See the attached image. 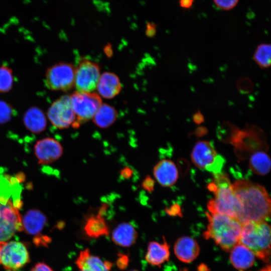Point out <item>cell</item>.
<instances>
[{
  "label": "cell",
  "instance_id": "1",
  "mask_svg": "<svg viewBox=\"0 0 271 271\" xmlns=\"http://www.w3.org/2000/svg\"><path fill=\"white\" fill-rule=\"evenodd\" d=\"M232 188L240 206L238 221L242 224L250 221H266L270 218V197L264 187L243 179L236 181Z\"/></svg>",
  "mask_w": 271,
  "mask_h": 271
},
{
  "label": "cell",
  "instance_id": "2",
  "mask_svg": "<svg viewBox=\"0 0 271 271\" xmlns=\"http://www.w3.org/2000/svg\"><path fill=\"white\" fill-rule=\"evenodd\" d=\"M208 223L203 236L211 239L223 250L229 252L239 242L242 224L236 219L217 213L207 212Z\"/></svg>",
  "mask_w": 271,
  "mask_h": 271
},
{
  "label": "cell",
  "instance_id": "3",
  "mask_svg": "<svg viewBox=\"0 0 271 271\" xmlns=\"http://www.w3.org/2000/svg\"><path fill=\"white\" fill-rule=\"evenodd\" d=\"M214 175L213 182L208 186L214 195V198L210 199L207 204L209 212L226 215L238 220L240 206L229 178L222 173Z\"/></svg>",
  "mask_w": 271,
  "mask_h": 271
},
{
  "label": "cell",
  "instance_id": "4",
  "mask_svg": "<svg viewBox=\"0 0 271 271\" xmlns=\"http://www.w3.org/2000/svg\"><path fill=\"white\" fill-rule=\"evenodd\" d=\"M239 242L248 248L258 258L265 262L269 261L270 227L266 221L242 224Z\"/></svg>",
  "mask_w": 271,
  "mask_h": 271
},
{
  "label": "cell",
  "instance_id": "5",
  "mask_svg": "<svg viewBox=\"0 0 271 271\" xmlns=\"http://www.w3.org/2000/svg\"><path fill=\"white\" fill-rule=\"evenodd\" d=\"M22 231V217L19 208L11 199L0 196V241H8Z\"/></svg>",
  "mask_w": 271,
  "mask_h": 271
},
{
  "label": "cell",
  "instance_id": "6",
  "mask_svg": "<svg viewBox=\"0 0 271 271\" xmlns=\"http://www.w3.org/2000/svg\"><path fill=\"white\" fill-rule=\"evenodd\" d=\"M69 97L76 116V120L72 125L74 127L92 118L102 104L100 96L94 92L76 91Z\"/></svg>",
  "mask_w": 271,
  "mask_h": 271
},
{
  "label": "cell",
  "instance_id": "7",
  "mask_svg": "<svg viewBox=\"0 0 271 271\" xmlns=\"http://www.w3.org/2000/svg\"><path fill=\"white\" fill-rule=\"evenodd\" d=\"M191 159L196 167L214 174L221 173L225 163L224 159L217 153L212 144L206 141H199L195 144Z\"/></svg>",
  "mask_w": 271,
  "mask_h": 271
},
{
  "label": "cell",
  "instance_id": "8",
  "mask_svg": "<svg viewBox=\"0 0 271 271\" xmlns=\"http://www.w3.org/2000/svg\"><path fill=\"white\" fill-rule=\"evenodd\" d=\"M29 262V253L23 243L0 241V264L6 270L17 271Z\"/></svg>",
  "mask_w": 271,
  "mask_h": 271
},
{
  "label": "cell",
  "instance_id": "9",
  "mask_svg": "<svg viewBox=\"0 0 271 271\" xmlns=\"http://www.w3.org/2000/svg\"><path fill=\"white\" fill-rule=\"evenodd\" d=\"M75 68L70 63L60 62L49 67L45 74V83L50 89L67 91L74 86Z\"/></svg>",
  "mask_w": 271,
  "mask_h": 271
},
{
  "label": "cell",
  "instance_id": "10",
  "mask_svg": "<svg viewBox=\"0 0 271 271\" xmlns=\"http://www.w3.org/2000/svg\"><path fill=\"white\" fill-rule=\"evenodd\" d=\"M100 76L97 63L86 59L81 60L75 69L74 86L77 91L93 92L96 89Z\"/></svg>",
  "mask_w": 271,
  "mask_h": 271
},
{
  "label": "cell",
  "instance_id": "11",
  "mask_svg": "<svg viewBox=\"0 0 271 271\" xmlns=\"http://www.w3.org/2000/svg\"><path fill=\"white\" fill-rule=\"evenodd\" d=\"M47 116L52 124L58 128L64 129L72 125L76 116L69 96H62L54 101L48 110Z\"/></svg>",
  "mask_w": 271,
  "mask_h": 271
},
{
  "label": "cell",
  "instance_id": "12",
  "mask_svg": "<svg viewBox=\"0 0 271 271\" xmlns=\"http://www.w3.org/2000/svg\"><path fill=\"white\" fill-rule=\"evenodd\" d=\"M63 152V149L61 144L52 138L39 140L34 147V153L38 163L42 165L56 161L62 156Z\"/></svg>",
  "mask_w": 271,
  "mask_h": 271
},
{
  "label": "cell",
  "instance_id": "13",
  "mask_svg": "<svg viewBox=\"0 0 271 271\" xmlns=\"http://www.w3.org/2000/svg\"><path fill=\"white\" fill-rule=\"evenodd\" d=\"M79 271H111L112 263L91 253L88 248L81 250L75 260Z\"/></svg>",
  "mask_w": 271,
  "mask_h": 271
},
{
  "label": "cell",
  "instance_id": "14",
  "mask_svg": "<svg viewBox=\"0 0 271 271\" xmlns=\"http://www.w3.org/2000/svg\"><path fill=\"white\" fill-rule=\"evenodd\" d=\"M200 246L193 238L184 236L175 241L174 251L177 258L184 263H190L195 260L200 253Z\"/></svg>",
  "mask_w": 271,
  "mask_h": 271
},
{
  "label": "cell",
  "instance_id": "15",
  "mask_svg": "<svg viewBox=\"0 0 271 271\" xmlns=\"http://www.w3.org/2000/svg\"><path fill=\"white\" fill-rule=\"evenodd\" d=\"M154 177L157 182L163 187H170L178 178L176 166L170 160L164 159L159 161L153 169Z\"/></svg>",
  "mask_w": 271,
  "mask_h": 271
},
{
  "label": "cell",
  "instance_id": "16",
  "mask_svg": "<svg viewBox=\"0 0 271 271\" xmlns=\"http://www.w3.org/2000/svg\"><path fill=\"white\" fill-rule=\"evenodd\" d=\"M170 256V246L164 237L163 242L151 241L147 246L145 259L153 266H161L169 260Z\"/></svg>",
  "mask_w": 271,
  "mask_h": 271
},
{
  "label": "cell",
  "instance_id": "17",
  "mask_svg": "<svg viewBox=\"0 0 271 271\" xmlns=\"http://www.w3.org/2000/svg\"><path fill=\"white\" fill-rule=\"evenodd\" d=\"M138 233L130 223L122 222L117 225L111 233L113 242L122 247H129L137 241Z\"/></svg>",
  "mask_w": 271,
  "mask_h": 271
},
{
  "label": "cell",
  "instance_id": "18",
  "mask_svg": "<svg viewBox=\"0 0 271 271\" xmlns=\"http://www.w3.org/2000/svg\"><path fill=\"white\" fill-rule=\"evenodd\" d=\"M229 252L231 263L237 269H248L254 263L255 256L254 253L240 242L237 243Z\"/></svg>",
  "mask_w": 271,
  "mask_h": 271
},
{
  "label": "cell",
  "instance_id": "19",
  "mask_svg": "<svg viewBox=\"0 0 271 271\" xmlns=\"http://www.w3.org/2000/svg\"><path fill=\"white\" fill-rule=\"evenodd\" d=\"M96 88L100 96L109 99L119 93L121 85L117 75L111 72H105L100 76Z\"/></svg>",
  "mask_w": 271,
  "mask_h": 271
},
{
  "label": "cell",
  "instance_id": "20",
  "mask_svg": "<svg viewBox=\"0 0 271 271\" xmlns=\"http://www.w3.org/2000/svg\"><path fill=\"white\" fill-rule=\"evenodd\" d=\"M45 215L38 209H31L22 218L23 231L30 235H38L47 223Z\"/></svg>",
  "mask_w": 271,
  "mask_h": 271
},
{
  "label": "cell",
  "instance_id": "21",
  "mask_svg": "<svg viewBox=\"0 0 271 271\" xmlns=\"http://www.w3.org/2000/svg\"><path fill=\"white\" fill-rule=\"evenodd\" d=\"M86 235L91 238L108 236L109 229L104 216L98 213L86 219L83 227Z\"/></svg>",
  "mask_w": 271,
  "mask_h": 271
},
{
  "label": "cell",
  "instance_id": "22",
  "mask_svg": "<svg viewBox=\"0 0 271 271\" xmlns=\"http://www.w3.org/2000/svg\"><path fill=\"white\" fill-rule=\"evenodd\" d=\"M23 122L27 129L34 133L44 131L47 125L45 115L36 106L31 107L27 110L24 115Z\"/></svg>",
  "mask_w": 271,
  "mask_h": 271
},
{
  "label": "cell",
  "instance_id": "23",
  "mask_svg": "<svg viewBox=\"0 0 271 271\" xmlns=\"http://www.w3.org/2000/svg\"><path fill=\"white\" fill-rule=\"evenodd\" d=\"M117 112L115 108L108 104L102 103L92 119L94 124L100 128H106L111 125L116 120Z\"/></svg>",
  "mask_w": 271,
  "mask_h": 271
},
{
  "label": "cell",
  "instance_id": "24",
  "mask_svg": "<svg viewBox=\"0 0 271 271\" xmlns=\"http://www.w3.org/2000/svg\"><path fill=\"white\" fill-rule=\"evenodd\" d=\"M270 160L268 155L262 151L254 153L249 159V167L251 170L258 175L267 174L270 169Z\"/></svg>",
  "mask_w": 271,
  "mask_h": 271
},
{
  "label": "cell",
  "instance_id": "25",
  "mask_svg": "<svg viewBox=\"0 0 271 271\" xmlns=\"http://www.w3.org/2000/svg\"><path fill=\"white\" fill-rule=\"evenodd\" d=\"M256 63L261 68H267L271 63V46L268 44L258 45L253 54Z\"/></svg>",
  "mask_w": 271,
  "mask_h": 271
},
{
  "label": "cell",
  "instance_id": "26",
  "mask_svg": "<svg viewBox=\"0 0 271 271\" xmlns=\"http://www.w3.org/2000/svg\"><path fill=\"white\" fill-rule=\"evenodd\" d=\"M13 82L12 70L7 66H0V92L9 91L13 87Z\"/></svg>",
  "mask_w": 271,
  "mask_h": 271
},
{
  "label": "cell",
  "instance_id": "27",
  "mask_svg": "<svg viewBox=\"0 0 271 271\" xmlns=\"http://www.w3.org/2000/svg\"><path fill=\"white\" fill-rule=\"evenodd\" d=\"M236 87L241 94H247L253 91V84L249 78L243 77L238 79Z\"/></svg>",
  "mask_w": 271,
  "mask_h": 271
},
{
  "label": "cell",
  "instance_id": "28",
  "mask_svg": "<svg viewBox=\"0 0 271 271\" xmlns=\"http://www.w3.org/2000/svg\"><path fill=\"white\" fill-rule=\"evenodd\" d=\"M12 115V109L10 105L4 101H0V124L9 121Z\"/></svg>",
  "mask_w": 271,
  "mask_h": 271
},
{
  "label": "cell",
  "instance_id": "29",
  "mask_svg": "<svg viewBox=\"0 0 271 271\" xmlns=\"http://www.w3.org/2000/svg\"><path fill=\"white\" fill-rule=\"evenodd\" d=\"M239 0H213L215 5L223 10H230L234 8Z\"/></svg>",
  "mask_w": 271,
  "mask_h": 271
},
{
  "label": "cell",
  "instance_id": "30",
  "mask_svg": "<svg viewBox=\"0 0 271 271\" xmlns=\"http://www.w3.org/2000/svg\"><path fill=\"white\" fill-rule=\"evenodd\" d=\"M142 186L146 191L152 192L154 189L155 181L150 176H147L142 182Z\"/></svg>",
  "mask_w": 271,
  "mask_h": 271
},
{
  "label": "cell",
  "instance_id": "31",
  "mask_svg": "<svg viewBox=\"0 0 271 271\" xmlns=\"http://www.w3.org/2000/svg\"><path fill=\"white\" fill-rule=\"evenodd\" d=\"M129 263V258L126 254H119L116 260V265L120 269H125Z\"/></svg>",
  "mask_w": 271,
  "mask_h": 271
},
{
  "label": "cell",
  "instance_id": "32",
  "mask_svg": "<svg viewBox=\"0 0 271 271\" xmlns=\"http://www.w3.org/2000/svg\"><path fill=\"white\" fill-rule=\"evenodd\" d=\"M31 271H53L52 268L44 262L37 263Z\"/></svg>",
  "mask_w": 271,
  "mask_h": 271
},
{
  "label": "cell",
  "instance_id": "33",
  "mask_svg": "<svg viewBox=\"0 0 271 271\" xmlns=\"http://www.w3.org/2000/svg\"><path fill=\"white\" fill-rule=\"evenodd\" d=\"M132 170L128 167L123 168L120 172V176L124 179H129L132 176Z\"/></svg>",
  "mask_w": 271,
  "mask_h": 271
},
{
  "label": "cell",
  "instance_id": "34",
  "mask_svg": "<svg viewBox=\"0 0 271 271\" xmlns=\"http://www.w3.org/2000/svg\"><path fill=\"white\" fill-rule=\"evenodd\" d=\"M193 119L194 121L197 124H200L204 121V116L200 110H198V111L193 114Z\"/></svg>",
  "mask_w": 271,
  "mask_h": 271
},
{
  "label": "cell",
  "instance_id": "35",
  "mask_svg": "<svg viewBox=\"0 0 271 271\" xmlns=\"http://www.w3.org/2000/svg\"><path fill=\"white\" fill-rule=\"evenodd\" d=\"M194 2V0H180V6L184 9H189L191 7Z\"/></svg>",
  "mask_w": 271,
  "mask_h": 271
},
{
  "label": "cell",
  "instance_id": "36",
  "mask_svg": "<svg viewBox=\"0 0 271 271\" xmlns=\"http://www.w3.org/2000/svg\"><path fill=\"white\" fill-rule=\"evenodd\" d=\"M180 271H188L187 268L181 269ZM196 271H211L210 269L205 263H201L197 268Z\"/></svg>",
  "mask_w": 271,
  "mask_h": 271
},
{
  "label": "cell",
  "instance_id": "37",
  "mask_svg": "<svg viewBox=\"0 0 271 271\" xmlns=\"http://www.w3.org/2000/svg\"><path fill=\"white\" fill-rule=\"evenodd\" d=\"M154 24H149L148 25V34H150L151 36L155 34L156 32V28Z\"/></svg>",
  "mask_w": 271,
  "mask_h": 271
},
{
  "label": "cell",
  "instance_id": "38",
  "mask_svg": "<svg viewBox=\"0 0 271 271\" xmlns=\"http://www.w3.org/2000/svg\"><path fill=\"white\" fill-rule=\"evenodd\" d=\"M259 271H270V265L269 264L266 265L265 267H263L262 269Z\"/></svg>",
  "mask_w": 271,
  "mask_h": 271
},
{
  "label": "cell",
  "instance_id": "39",
  "mask_svg": "<svg viewBox=\"0 0 271 271\" xmlns=\"http://www.w3.org/2000/svg\"><path fill=\"white\" fill-rule=\"evenodd\" d=\"M127 271H139V270L136 269H132L128 270Z\"/></svg>",
  "mask_w": 271,
  "mask_h": 271
},
{
  "label": "cell",
  "instance_id": "40",
  "mask_svg": "<svg viewBox=\"0 0 271 271\" xmlns=\"http://www.w3.org/2000/svg\"><path fill=\"white\" fill-rule=\"evenodd\" d=\"M240 271H243V270H240Z\"/></svg>",
  "mask_w": 271,
  "mask_h": 271
}]
</instances>
